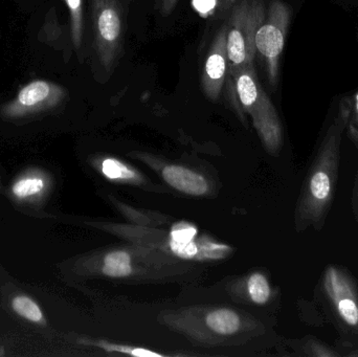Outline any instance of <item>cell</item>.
I'll list each match as a JSON object with an SVG mask.
<instances>
[{
	"mask_svg": "<svg viewBox=\"0 0 358 357\" xmlns=\"http://www.w3.org/2000/svg\"><path fill=\"white\" fill-rule=\"evenodd\" d=\"M348 119V111L341 110L336 121L328 128L313 159L299 205L298 224L302 230L313 226L320 232L325 226L336 195L341 145Z\"/></svg>",
	"mask_w": 358,
	"mask_h": 357,
	"instance_id": "1",
	"label": "cell"
},
{
	"mask_svg": "<svg viewBox=\"0 0 358 357\" xmlns=\"http://www.w3.org/2000/svg\"><path fill=\"white\" fill-rule=\"evenodd\" d=\"M227 82L229 98L237 100L252 117L265 145L271 149L278 148L282 140L281 123L275 106L259 82L255 64L229 73Z\"/></svg>",
	"mask_w": 358,
	"mask_h": 357,
	"instance_id": "2",
	"label": "cell"
},
{
	"mask_svg": "<svg viewBox=\"0 0 358 357\" xmlns=\"http://www.w3.org/2000/svg\"><path fill=\"white\" fill-rule=\"evenodd\" d=\"M265 15L264 0H237L231 6L227 22L229 73L255 64V39Z\"/></svg>",
	"mask_w": 358,
	"mask_h": 357,
	"instance_id": "3",
	"label": "cell"
},
{
	"mask_svg": "<svg viewBox=\"0 0 358 357\" xmlns=\"http://www.w3.org/2000/svg\"><path fill=\"white\" fill-rule=\"evenodd\" d=\"M94 46L100 64L110 71L123 52V12L120 0H90Z\"/></svg>",
	"mask_w": 358,
	"mask_h": 357,
	"instance_id": "4",
	"label": "cell"
},
{
	"mask_svg": "<svg viewBox=\"0 0 358 357\" xmlns=\"http://www.w3.org/2000/svg\"><path fill=\"white\" fill-rule=\"evenodd\" d=\"M292 19V8L282 0H271L264 21L256 34V56L264 65L267 79L273 88L279 78L280 59L285 45Z\"/></svg>",
	"mask_w": 358,
	"mask_h": 357,
	"instance_id": "5",
	"label": "cell"
},
{
	"mask_svg": "<svg viewBox=\"0 0 358 357\" xmlns=\"http://www.w3.org/2000/svg\"><path fill=\"white\" fill-rule=\"evenodd\" d=\"M66 96V89L60 84L34 80L21 87L13 100L0 107V115L16 119L45 112L60 106Z\"/></svg>",
	"mask_w": 358,
	"mask_h": 357,
	"instance_id": "6",
	"label": "cell"
},
{
	"mask_svg": "<svg viewBox=\"0 0 358 357\" xmlns=\"http://www.w3.org/2000/svg\"><path fill=\"white\" fill-rule=\"evenodd\" d=\"M229 56L227 48V23L215 34L204 61L201 87L206 98L216 102L222 94L229 75Z\"/></svg>",
	"mask_w": 358,
	"mask_h": 357,
	"instance_id": "7",
	"label": "cell"
},
{
	"mask_svg": "<svg viewBox=\"0 0 358 357\" xmlns=\"http://www.w3.org/2000/svg\"><path fill=\"white\" fill-rule=\"evenodd\" d=\"M324 287L342 322L358 329V295L351 277L336 266H330L324 276Z\"/></svg>",
	"mask_w": 358,
	"mask_h": 357,
	"instance_id": "8",
	"label": "cell"
},
{
	"mask_svg": "<svg viewBox=\"0 0 358 357\" xmlns=\"http://www.w3.org/2000/svg\"><path fill=\"white\" fill-rule=\"evenodd\" d=\"M163 176L164 180L172 188L185 194L202 196L208 192V184L206 178L187 168L176 165L167 166L163 170Z\"/></svg>",
	"mask_w": 358,
	"mask_h": 357,
	"instance_id": "9",
	"label": "cell"
},
{
	"mask_svg": "<svg viewBox=\"0 0 358 357\" xmlns=\"http://www.w3.org/2000/svg\"><path fill=\"white\" fill-rule=\"evenodd\" d=\"M206 325L210 330L221 335H231L240 328V318L231 309H217L206 316Z\"/></svg>",
	"mask_w": 358,
	"mask_h": 357,
	"instance_id": "10",
	"label": "cell"
},
{
	"mask_svg": "<svg viewBox=\"0 0 358 357\" xmlns=\"http://www.w3.org/2000/svg\"><path fill=\"white\" fill-rule=\"evenodd\" d=\"M102 270L110 278H126L132 274L131 257L125 251L110 252L105 256Z\"/></svg>",
	"mask_w": 358,
	"mask_h": 357,
	"instance_id": "11",
	"label": "cell"
},
{
	"mask_svg": "<svg viewBox=\"0 0 358 357\" xmlns=\"http://www.w3.org/2000/svg\"><path fill=\"white\" fill-rule=\"evenodd\" d=\"M71 18V40L76 50H80L83 43L84 6L83 0H64Z\"/></svg>",
	"mask_w": 358,
	"mask_h": 357,
	"instance_id": "12",
	"label": "cell"
},
{
	"mask_svg": "<svg viewBox=\"0 0 358 357\" xmlns=\"http://www.w3.org/2000/svg\"><path fill=\"white\" fill-rule=\"evenodd\" d=\"M248 289L250 299L258 305L267 303L271 297V286L265 276L259 272L252 275L248 279Z\"/></svg>",
	"mask_w": 358,
	"mask_h": 357,
	"instance_id": "13",
	"label": "cell"
},
{
	"mask_svg": "<svg viewBox=\"0 0 358 357\" xmlns=\"http://www.w3.org/2000/svg\"><path fill=\"white\" fill-rule=\"evenodd\" d=\"M13 309L19 316L27 320L34 323H43V314L39 306L36 304L35 301L24 297V296H19L15 298L12 302Z\"/></svg>",
	"mask_w": 358,
	"mask_h": 357,
	"instance_id": "14",
	"label": "cell"
},
{
	"mask_svg": "<svg viewBox=\"0 0 358 357\" xmlns=\"http://www.w3.org/2000/svg\"><path fill=\"white\" fill-rule=\"evenodd\" d=\"M45 184L42 178L29 177L19 180L13 186L12 192L18 198L35 196L43 191Z\"/></svg>",
	"mask_w": 358,
	"mask_h": 357,
	"instance_id": "15",
	"label": "cell"
},
{
	"mask_svg": "<svg viewBox=\"0 0 358 357\" xmlns=\"http://www.w3.org/2000/svg\"><path fill=\"white\" fill-rule=\"evenodd\" d=\"M102 172L109 180H131L136 177L134 172H132L125 163L115 159H107L103 161Z\"/></svg>",
	"mask_w": 358,
	"mask_h": 357,
	"instance_id": "16",
	"label": "cell"
},
{
	"mask_svg": "<svg viewBox=\"0 0 358 357\" xmlns=\"http://www.w3.org/2000/svg\"><path fill=\"white\" fill-rule=\"evenodd\" d=\"M101 348L107 352H117V354H129L138 357H165V354L146 349V348L131 347V346L117 345V344L102 343L99 344Z\"/></svg>",
	"mask_w": 358,
	"mask_h": 357,
	"instance_id": "17",
	"label": "cell"
},
{
	"mask_svg": "<svg viewBox=\"0 0 358 357\" xmlns=\"http://www.w3.org/2000/svg\"><path fill=\"white\" fill-rule=\"evenodd\" d=\"M197 235V228L187 222H178L172 228L170 241L178 243H187L194 240Z\"/></svg>",
	"mask_w": 358,
	"mask_h": 357,
	"instance_id": "18",
	"label": "cell"
},
{
	"mask_svg": "<svg viewBox=\"0 0 358 357\" xmlns=\"http://www.w3.org/2000/svg\"><path fill=\"white\" fill-rule=\"evenodd\" d=\"M170 249H171L172 253L181 259H194L197 257L198 247L197 243L195 241L192 240L187 243H178L170 241Z\"/></svg>",
	"mask_w": 358,
	"mask_h": 357,
	"instance_id": "19",
	"label": "cell"
},
{
	"mask_svg": "<svg viewBox=\"0 0 358 357\" xmlns=\"http://www.w3.org/2000/svg\"><path fill=\"white\" fill-rule=\"evenodd\" d=\"M199 247L198 257L201 256L204 259H219V258H223V256L229 252V247L227 245H216L213 242L208 243L206 247L203 245V247Z\"/></svg>",
	"mask_w": 358,
	"mask_h": 357,
	"instance_id": "20",
	"label": "cell"
},
{
	"mask_svg": "<svg viewBox=\"0 0 358 357\" xmlns=\"http://www.w3.org/2000/svg\"><path fill=\"white\" fill-rule=\"evenodd\" d=\"M155 1H157L159 12H161L164 16H168V15L173 12L179 0H155Z\"/></svg>",
	"mask_w": 358,
	"mask_h": 357,
	"instance_id": "21",
	"label": "cell"
},
{
	"mask_svg": "<svg viewBox=\"0 0 358 357\" xmlns=\"http://www.w3.org/2000/svg\"><path fill=\"white\" fill-rule=\"evenodd\" d=\"M217 0H194V6L198 12L206 14L214 8Z\"/></svg>",
	"mask_w": 358,
	"mask_h": 357,
	"instance_id": "22",
	"label": "cell"
},
{
	"mask_svg": "<svg viewBox=\"0 0 358 357\" xmlns=\"http://www.w3.org/2000/svg\"><path fill=\"white\" fill-rule=\"evenodd\" d=\"M351 205H352L353 215H355V219L358 221V168L357 176H355V186H353Z\"/></svg>",
	"mask_w": 358,
	"mask_h": 357,
	"instance_id": "23",
	"label": "cell"
},
{
	"mask_svg": "<svg viewBox=\"0 0 358 357\" xmlns=\"http://www.w3.org/2000/svg\"><path fill=\"white\" fill-rule=\"evenodd\" d=\"M237 0H219V13L220 14H229L231 6Z\"/></svg>",
	"mask_w": 358,
	"mask_h": 357,
	"instance_id": "24",
	"label": "cell"
},
{
	"mask_svg": "<svg viewBox=\"0 0 358 357\" xmlns=\"http://www.w3.org/2000/svg\"><path fill=\"white\" fill-rule=\"evenodd\" d=\"M355 100H357V104H355V106H357V112L358 117V94H357V98H355Z\"/></svg>",
	"mask_w": 358,
	"mask_h": 357,
	"instance_id": "25",
	"label": "cell"
}]
</instances>
